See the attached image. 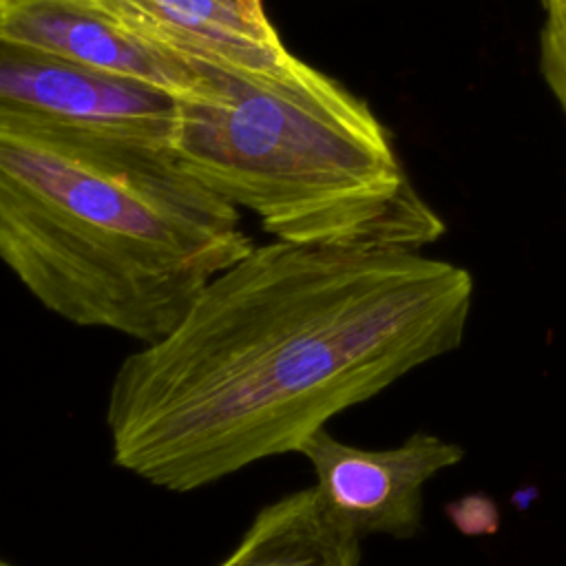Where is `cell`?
<instances>
[{"mask_svg":"<svg viewBox=\"0 0 566 566\" xmlns=\"http://www.w3.org/2000/svg\"><path fill=\"white\" fill-rule=\"evenodd\" d=\"M0 566H15V564H11V562H7V559L0 557Z\"/></svg>","mask_w":566,"mask_h":566,"instance_id":"10","label":"cell"},{"mask_svg":"<svg viewBox=\"0 0 566 566\" xmlns=\"http://www.w3.org/2000/svg\"><path fill=\"white\" fill-rule=\"evenodd\" d=\"M199 64L212 91L175 102L168 150L276 241L420 250L444 232L389 130L340 82L296 55L268 75Z\"/></svg>","mask_w":566,"mask_h":566,"instance_id":"3","label":"cell"},{"mask_svg":"<svg viewBox=\"0 0 566 566\" xmlns=\"http://www.w3.org/2000/svg\"><path fill=\"white\" fill-rule=\"evenodd\" d=\"M360 539L321 504L314 486L265 504L217 566H358Z\"/></svg>","mask_w":566,"mask_h":566,"instance_id":"8","label":"cell"},{"mask_svg":"<svg viewBox=\"0 0 566 566\" xmlns=\"http://www.w3.org/2000/svg\"><path fill=\"white\" fill-rule=\"evenodd\" d=\"M144 35L195 62L268 75L294 53L283 44L263 0H113Z\"/></svg>","mask_w":566,"mask_h":566,"instance_id":"7","label":"cell"},{"mask_svg":"<svg viewBox=\"0 0 566 566\" xmlns=\"http://www.w3.org/2000/svg\"><path fill=\"white\" fill-rule=\"evenodd\" d=\"M0 35L69 66L157 91L172 102L206 97V64L137 31L113 0H0Z\"/></svg>","mask_w":566,"mask_h":566,"instance_id":"4","label":"cell"},{"mask_svg":"<svg viewBox=\"0 0 566 566\" xmlns=\"http://www.w3.org/2000/svg\"><path fill=\"white\" fill-rule=\"evenodd\" d=\"M298 453L314 471V491L325 511L358 539L416 535L424 484L464 458L460 444L429 431H416L391 449H363L318 429Z\"/></svg>","mask_w":566,"mask_h":566,"instance_id":"5","label":"cell"},{"mask_svg":"<svg viewBox=\"0 0 566 566\" xmlns=\"http://www.w3.org/2000/svg\"><path fill=\"white\" fill-rule=\"evenodd\" d=\"M252 248L241 212L164 146L0 126V261L73 325L150 345Z\"/></svg>","mask_w":566,"mask_h":566,"instance_id":"2","label":"cell"},{"mask_svg":"<svg viewBox=\"0 0 566 566\" xmlns=\"http://www.w3.org/2000/svg\"><path fill=\"white\" fill-rule=\"evenodd\" d=\"M544 9L539 66L548 88L566 111V0H544Z\"/></svg>","mask_w":566,"mask_h":566,"instance_id":"9","label":"cell"},{"mask_svg":"<svg viewBox=\"0 0 566 566\" xmlns=\"http://www.w3.org/2000/svg\"><path fill=\"white\" fill-rule=\"evenodd\" d=\"M471 274L380 243L256 245L117 367L115 467L188 493L298 453L340 411L462 343Z\"/></svg>","mask_w":566,"mask_h":566,"instance_id":"1","label":"cell"},{"mask_svg":"<svg viewBox=\"0 0 566 566\" xmlns=\"http://www.w3.org/2000/svg\"><path fill=\"white\" fill-rule=\"evenodd\" d=\"M175 102L93 75L0 35V126H80L168 148Z\"/></svg>","mask_w":566,"mask_h":566,"instance_id":"6","label":"cell"}]
</instances>
